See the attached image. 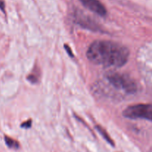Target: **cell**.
Returning <instances> with one entry per match:
<instances>
[{
    "instance_id": "10",
    "label": "cell",
    "mask_w": 152,
    "mask_h": 152,
    "mask_svg": "<svg viewBox=\"0 0 152 152\" xmlns=\"http://www.w3.org/2000/svg\"><path fill=\"white\" fill-rule=\"evenodd\" d=\"M4 7H5V4H4V2L2 1V0H0V9L2 10L3 12H5V10H4Z\"/></svg>"
},
{
    "instance_id": "3",
    "label": "cell",
    "mask_w": 152,
    "mask_h": 152,
    "mask_svg": "<svg viewBox=\"0 0 152 152\" xmlns=\"http://www.w3.org/2000/svg\"><path fill=\"white\" fill-rule=\"evenodd\" d=\"M123 115L129 119H145L152 122V105L138 104L128 107Z\"/></svg>"
},
{
    "instance_id": "1",
    "label": "cell",
    "mask_w": 152,
    "mask_h": 152,
    "mask_svg": "<svg viewBox=\"0 0 152 152\" xmlns=\"http://www.w3.org/2000/svg\"><path fill=\"white\" fill-rule=\"evenodd\" d=\"M86 56L91 62L96 65L119 68L128 62L129 50L115 42L96 40L89 46Z\"/></svg>"
},
{
    "instance_id": "6",
    "label": "cell",
    "mask_w": 152,
    "mask_h": 152,
    "mask_svg": "<svg viewBox=\"0 0 152 152\" xmlns=\"http://www.w3.org/2000/svg\"><path fill=\"white\" fill-rule=\"evenodd\" d=\"M96 130H97V132H99V133L101 135H102V137H103L104 139H105V140H106L107 142H108V143L110 144V145H112V146H114V140H113L111 139V137H110L109 134H108V132H107L106 131H105V129H104L102 127V126H96Z\"/></svg>"
},
{
    "instance_id": "2",
    "label": "cell",
    "mask_w": 152,
    "mask_h": 152,
    "mask_svg": "<svg viewBox=\"0 0 152 152\" xmlns=\"http://www.w3.org/2000/svg\"><path fill=\"white\" fill-rule=\"evenodd\" d=\"M105 77L111 86L126 93L134 94L137 91V86L135 81L127 74L112 71L106 74Z\"/></svg>"
},
{
    "instance_id": "4",
    "label": "cell",
    "mask_w": 152,
    "mask_h": 152,
    "mask_svg": "<svg viewBox=\"0 0 152 152\" xmlns=\"http://www.w3.org/2000/svg\"><path fill=\"white\" fill-rule=\"evenodd\" d=\"M84 7L91 11L100 16H105L107 14V10L105 6L99 0H80Z\"/></svg>"
},
{
    "instance_id": "8",
    "label": "cell",
    "mask_w": 152,
    "mask_h": 152,
    "mask_svg": "<svg viewBox=\"0 0 152 152\" xmlns=\"http://www.w3.org/2000/svg\"><path fill=\"white\" fill-rule=\"evenodd\" d=\"M31 125H32V120H28L27 121L24 122L23 123H22L21 125V127L24 128V129H29V128L31 127Z\"/></svg>"
},
{
    "instance_id": "9",
    "label": "cell",
    "mask_w": 152,
    "mask_h": 152,
    "mask_svg": "<svg viewBox=\"0 0 152 152\" xmlns=\"http://www.w3.org/2000/svg\"><path fill=\"white\" fill-rule=\"evenodd\" d=\"M64 46H65V50H66V51L68 52V55H69L70 56H71V57H73V56H74V54H73V52L72 50H71V48H70L68 45H65Z\"/></svg>"
},
{
    "instance_id": "5",
    "label": "cell",
    "mask_w": 152,
    "mask_h": 152,
    "mask_svg": "<svg viewBox=\"0 0 152 152\" xmlns=\"http://www.w3.org/2000/svg\"><path fill=\"white\" fill-rule=\"evenodd\" d=\"M77 19H78V24L85 27V28L93 30V31L99 29V27L97 26V25L95 24L94 22H93L90 18H88V16L87 17V16H83V15H80Z\"/></svg>"
},
{
    "instance_id": "7",
    "label": "cell",
    "mask_w": 152,
    "mask_h": 152,
    "mask_svg": "<svg viewBox=\"0 0 152 152\" xmlns=\"http://www.w3.org/2000/svg\"><path fill=\"white\" fill-rule=\"evenodd\" d=\"M4 140H5L6 145H7L10 148H12V149H19V147H20L18 141L12 139V138L9 137H4Z\"/></svg>"
}]
</instances>
